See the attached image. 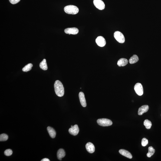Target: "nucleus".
I'll use <instances>...</instances> for the list:
<instances>
[{
	"mask_svg": "<svg viewBox=\"0 0 161 161\" xmlns=\"http://www.w3.org/2000/svg\"><path fill=\"white\" fill-rule=\"evenodd\" d=\"M56 94L59 97H62L64 94V88L62 83L59 80H56L54 84Z\"/></svg>",
	"mask_w": 161,
	"mask_h": 161,
	"instance_id": "1",
	"label": "nucleus"
},
{
	"mask_svg": "<svg viewBox=\"0 0 161 161\" xmlns=\"http://www.w3.org/2000/svg\"><path fill=\"white\" fill-rule=\"evenodd\" d=\"M64 10L66 13L73 15L77 14L79 12L78 8L74 5H67L64 7Z\"/></svg>",
	"mask_w": 161,
	"mask_h": 161,
	"instance_id": "2",
	"label": "nucleus"
},
{
	"mask_svg": "<svg viewBox=\"0 0 161 161\" xmlns=\"http://www.w3.org/2000/svg\"><path fill=\"white\" fill-rule=\"evenodd\" d=\"M97 123L99 125L103 126H110L113 124V122L110 119H98Z\"/></svg>",
	"mask_w": 161,
	"mask_h": 161,
	"instance_id": "3",
	"label": "nucleus"
},
{
	"mask_svg": "<svg viewBox=\"0 0 161 161\" xmlns=\"http://www.w3.org/2000/svg\"><path fill=\"white\" fill-rule=\"evenodd\" d=\"M114 37L116 40L119 43H123L125 41L124 35L120 32L116 31L114 33Z\"/></svg>",
	"mask_w": 161,
	"mask_h": 161,
	"instance_id": "4",
	"label": "nucleus"
},
{
	"mask_svg": "<svg viewBox=\"0 0 161 161\" xmlns=\"http://www.w3.org/2000/svg\"><path fill=\"white\" fill-rule=\"evenodd\" d=\"M134 89L136 94L139 96H141L143 95V88L142 85L140 83H136L134 86Z\"/></svg>",
	"mask_w": 161,
	"mask_h": 161,
	"instance_id": "5",
	"label": "nucleus"
},
{
	"mask_svg": "<svg viewBox=\"0 0 161 161\" xmlns=\"http://www.w3.org/2000/svg\"><path fill=\"white\" fill-rule=\"evenodd\" d=\"M93 4L96 8L101 10L104 9L105 8V5L102 0H94Z\"/></svg>",
	"mask_w": 161,
	"mask_h": 161,
	"instance_id": "6",
	"label": "nucleus"
},
{
	"mask_svg": "<svg viewBox=\"0 0 161 161\" xmlns=\"http://www.w3.org/2000/svg\"><path fill=\"white\" fill-rule=\"evenodd\" d=\"M96 41L97 45L100 47H104L106 44L105 40L103 37H98L96 39Z\"/></svg>",
	"mask_w": 161,
	"mask_h": 161,
	"instance_id": "7",
	"label": "nucleus"
},
{
	"mask_svg": "<svg viewBox=\"0 0 161 161\" xmlns=\"http://www.w3.org/2000/svg\"><path fill=\"white\" fill-rule=\"evenodd\" d=\"M64 31L66 34L76 35L78 33L79 31L78 29L77 28H66Z\"/></svg>",
	"mask_w": 161,
	"mask_h": 161,
	"instance_id": "8",
	"label": "nucleus"
},
{
	"mask_svg": "<svg viewBox=\"0 0 161 161\" xmlns=\"http://www.w3.org/2000/svg\"><path fill=\"white\" fill-rule=\"evenodd\" d=\"M79 132V128L77 125H74L72 127L69 129V132L70 134L74 136H77Z\"/></svg>",
	"mask_w": 161,
	"mask_h": 161,
	"instance_id": "9",
	"label": "nucleus"
},
{
	"mask_svg": "<svg viewBox=\"0 0 161 161\" xmlns=\"http://www.w3.org/2000/svg\"><path fill=\"white\" fill-rule=\"evenodd\" d=\"M79 97L81 105L83 107H86L87 104L84 93L82 92H80L79 94Z\"/></svg>",
	"mask_w": 161,
	"mask_h": 161,
	"instance_id": "10",
	"label": "nucleus"
},
{
	"mask_svg": "<svg viewBox=\"0 0 161 161\" xmlns=\"http://www.w3.org/2000/svg\"><path fill=\"white\" fill-rule=\"evenodd\" d=\"M149 106L148 105H143L139 109L138 114L139 115H142L144 113H146L149 109Z\"/></svg>",
	"mask_w": 161,
	"mask_h": 161,
	"instance_id": "11",
	"label": "nucleus"
},
{
	"mask_svg": "<svg viewBox=\"0 0 161 161\" xmlns=\"http://www.w3.org/2000/svg\"><path fill=\"white\" fill-rule=\"evenodd\" d=\"M86 149L89 153H93L95 151V147L94 145L90 142H88L86 145Z\"/></svg>",
	"mask_w": 161,
	"mask_h": 161,
	"instance_id": "12",
	"label": "nucleus"
},
{
	"mask_svg": "<svg viewBox=\"0 0 161 161\" xmlns=\"http://www.w3.org/2000/svg\"><path fill=\"white\" fill-rule=\"evenodd\" d=\"M119 153L121 155L124 156L125 157L129 158V159H132V156L130 152L128 151L123 149H121L119 150Z\"/></svg>",
	"mask_w": 161,
	"mask_h": 161,
	"instance_id": "13",
	"label": "nucleus"
},
{
	"mask_svg": "<svg viewBox=\"0 0 161 161\" xmlns=\"http://www.w3.org/2000/svg\"><path fill=\"white\" fill-rule=\"evenodd\" d=\"M65 156V152L64 149H60L58 150L57 152V158L59 160H61V159Z\"/></svg>",
	"mask_w": 161,
	"mask_h": 161,
	"instance_id": "14",
	"label": "nucleus"
},
{
	"mask_svg": "<svg viewBox=\"0 0 161 161\" xmlns=\"http://www.w3.org/2000/svg\"><path fill=\"white\" fill-rule=\"evenodd\" d=\"M128 63V60L125 58L120 59L118 61L117 64L119 67H123L127 65Z\"/></svg>",
	"mask_w": 161,
	"mask_h": 161,
	"instance_id": "15",
	"label": "nucleus"
},
{
	"mask_svg": "<svg viewBox=\"0 0 161 161\" xmlns=\"http://www.w3.org/2000/svg\"><path fill=\"white\" fill-rule=\"evenodd\" d=\"M47 130L51 137L52 138H54L56 134L55 130L53 128L50 126H48L47 127Z\"/></svg>",
	"mask_w": 161,
	"mask_h": 161,
	"instance_id": "16",
	"label": "nucleus"
},
{
	"mask_svg": "<svg viewBox=\"0 0 161 161\" xmlns=\"http://www.w3.org/2000/svg\"><path fill=\"white\" fill-rule=\"evenodd\" d=\"M40 68L42 70H47L48 68L47 67L46 61L45 59H44L40 63Z\"/></svg>",
	"mask_w": 161,
	"mask_h": 161,
	"instance_id": "17",
	"label": "nucleus"
},
{
	"mask_svg": "<svg viewBox=\"0 0 161 161\" xmlns=\"http://www.w3.org/2000/svg\"><path fill=\"white\" fill-rule=\"evenodd\" d=\"M139 60V58L138 56L136 55H134L131 57L129 60V62L131 64H134L137 62Z\"/></svg>",
	"mask_w": 161,
	"mask_h": 161,
	"instance_id": "18",
	"label": "nucleus"
},
{
	"mask_svg": "<svg viewBox=\"0 0 161 161\" xmlns=\"http://www.w3.org/2000/svg\"><path fill=\"white\" fill-rule=\"evenodd\" d=\"M155 152V150L154 149L153 147L151 146L148 148V152L147 153V157L150 158L154 154Z\"/></svg>",
	"mask_w": 161,
	"mask_h": 161,
	"instance_id": "19",
	"label": "nucleus"
},
{
	"mask_svg": "<svg viewBox=\"0 0 161 161\" xmlns=\"http://www.w3.org/2000/svg\"><path fill=\"white\" fill-rule=\"evenodd\" d=\"M143 124L145 126L146 129H150L152 126L151 122L148 119H146L144 121Z\"/></svg>",
	"mask_w": 161,
	"mask_h": 161,
	"instance_id": "20",
	"label": "nucleus"
},
{
	"mask_svg": "<svg viewBox=\"0 0 161 161\" xmlns=\"http://www.w3.org/2000/svg\"><path fill=\"white\" fill-rule=\"evenodd\" d=\"M33 67V64L31 63H29L25 65L22 69V70L24 72H27L30 71L31 69Z\"/></svg>",
	"mask_w": 161,
	"mask_h": 161,
	"instance_id": "21",
	"label": "nucleus"
},
{
	"mask_svg": "<svg viewBox=\"0 0 161 161\" xmlns=\"http://www.w3.org/2000/svg\"><path fill=\"white\" fill-rule=\"evenodd\" d=\"M8 139V135L5 134H2L0 135V141H5Z\"/></svg>",
	"mask_w": 161,
	"mask_h": 161,
	"instance_id": "22",
	"label": "nucleus"
},
{
	"mask_svg": "<svg viewBox=\"0 0 161 161\" xmlns=\"http://www.w3.org/2000/svg\"><path fill=\"white\" fill-rule=\"evenodd\" d=\"M148 143V141L145 138H143L141 141V145L142 146H145L147 145Z\"/></svg>",
	"mask_w": 161,
	"mask_h": 161,
	"instance_id": "23",
	"label": "nucleus"
},
{
	"mask_svg": "<svg viewBox=\"0 0 161 161\" xmlns=\"http://www.w3.org/2000/svg\"><path fill=\"white\" fill-rule=\"evenodd\" d=\"M13 152L11 149H8L4 152V154L6 156H10L12 155Z\"/></svg>",
	"mask_w": 161,
	"mask_h": 161,
	"instance_id": "24",
	"label": "nucleus"
},
{
	"mask_svg": "<svg viewBox=\"0 0 161 161\" xmlns=\"http://www.w3.org/2000/svg\"><path fill=\"white\" fill-rule=\"evenodd\" d=\"M20 0H9L10 2L12 4H15L18 3Z\"/></svg>",
	"mask_w": 161,
	"mask_h": 161,
	"instance_id": "25",
	"label": "nucleus"
},
{
	"mask_svg": "<svg viewBox=\"0 0 161 161\" xmlns=\"http://www.w3.org/2000/svg\"><path fill=\"white\" fill-rule=\"evenodd\" d=\"M41 161H50V160L48 159H47V158H44V159L41 160Z\"/></svg>",
	"mask_w": 161,
	"mask_h": 161,
	"instance_id": "26",
	"label": "nucleus"
},
{
	"mask_svg": "<svg viewBox=\"0 0 161 161\" xmlns=\"http://www.w3.org/2000/svg\"><path fill=\"white\" fill-rule=\"evenodd\" d=\"M73 126H71V127H73Z\"/></svg>",
	"mask_w": 161,
	"mask_h": 161,
	"instance_id": "27",
	"label": "nucleus"
}]
</instances>
